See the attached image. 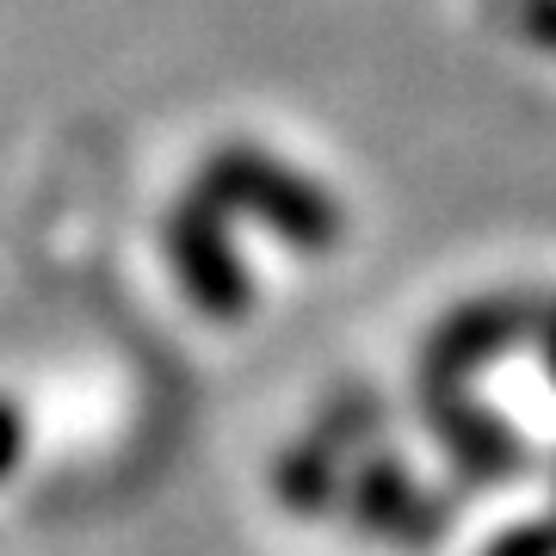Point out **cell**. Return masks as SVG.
<instances>
[{"label":"cell","instance_id":"obj_1","mask_svg":"<svg viewBox=\"0 0 556 556\" xmlns=\"http://www.w3.org/2000/svg\"><path fill=\"white\" fill-rule=\"evenodd\" d=\"M211 204H223L229 217H260L273 236H285L303 254H321L340 241V204L321 192L316 179H303L298 167L273 161L254 142H223L217 155L199 167V186Z\"/></svg>","mask_w":556,"mask_h":556},{"label":"cell","instance_id":"obj_2","mask_svg":"<svg viewBox=\"0 0 556 556\" xmlns=\"http://www.w3.org/2000/svg\"><path fill=\"white\" fill-rule=\"evenodd\" d=\"M544 303L526 298V291H507V298H477L457 303L452 316L439 321L433 334L420 340V371H415V396H470V378L489 371L495 358H507L519 340L544 334Z\"/></svg>","mask_w":556,"mask_h":556},{"label":"cell","instance_id":"obj_3","mask_svg":"<svg viewBox=\"0 0 556 556\" xmlns=\"http://www.w3.org/2000/svg\"><path fill=\"white\" fill-rule=\"evenodd\" d=\"M167 260H174V278L186 285V298L199 303L211 321H241L254 309V278L236 254V236H229V211L211 204L204 192L174 204L167 217Z\"/></svg>","mask_w":556,"mask_h":556},{"label":"cell","instance_id":"obj_4","mask_svg":"<svg viewBox=\"0 0 556 556\" xmlns=\"http://www.w3.org/2000/svg\"><path fill=\"white\" fill-rule=\"evenodd\" d=\"M346 519H353L358 532L420 551V544H433V538L445 532L452 514H445V501L427 495V489L408 477V464H402L396 452L371 445V452L358 457V470L346 477Z\"/></svg>","mask_w":556,"mask_h":556},{"label":"cell","instance_id":"obj_5","mask_svg":"<svg viewBox=\"0 0 556 556\" xmlns=\"http://www.w3.org/2000/svg\"><path fill=\"white\" fill-rule=\"evenodd\" d=\"M420 420L445 445V457H452V470L464 489H495V482H514L532 470V445L519 439V427H507L501 415L477 408L470 396L420 402Z\"/></svg>","mask_w":556,"mask_h":556},{"label":"cell","instance_id":"obj_6","mask_svg":"<svg viewBox=\"0 0 556 556\" xmlns=\"http://www.w3.org/2000/svg\"><path fill=\"white\" fill-rule=\"evenodd\" d=\"M340 464H346V452H334L321 433L298 439V445L278 452V464H273V495L303 519L334 514V507H346V477H340Z\"/></svg>","mask_w":556,"mask_h":556},{"label":"cell","instance_id":"obj_7","mask_svg":"<svg viewBox=\"0 0 556 556\" xmlns=\"http://www.w3.org/2000/svg\"><path fill=\"white\" fill-rule=\"evenodd\" d=\"M316 433L334 445V452H371V439L383 433V402L371 390H340L328 408H321Z\"/></svg>","mask_w":556,"mask_h":556},{"label":"cell","instance_id":"obj_8","mask_svg":"<svg viewBox=\"0 0 556 556\" xmlns=\"http://www.w3.org/2000/svg\"><path fill=\"white\" fill-rule=\"evenodd\" d=\"M495 20L514 31V38L538 43L556 56V0H495Z\"/></svg>","mask_w":556,"mask_h":556},{"label":"cell","instance_id":"obj_9","mask_svg":"<svg viewBox=\"0 0 556 556\" xmlns=\"http://www.w3.org/2000/svg\"><path fill=\"white\" fill-rule=\"evenodd\" d=\"M482 556H556V514L526 519V526H507Z\"/></svg>","mask_w":556,"mask_h":556},{"label":"cell","instance_id":"obj_10","mask_svg":"<svg viewBox=\"0 0 556 556\" xmlns=\"http://www.w3.org/2000/svg\"><path fill=\"white\" fill-rule=\"evenodd\" d=\"M20 452H25V427H20V415L0 402V482L13 477V464H20Z\"/></svg>","mask_w":556,"mask_h":556},{"label":"cell","instance_id":"obj_11","mask_svg":"<svg viewBox=\"0 0 556 556\" xmlns=\"http://www.w3.org/2000/svg\"><path fill=\"white\" fill-rule=\"evenodd\" d=\"M544 365H551V383H556V303H551V316H544Z\"/></svg>","mask_w":556,"mask_h":556}]
</instances>
